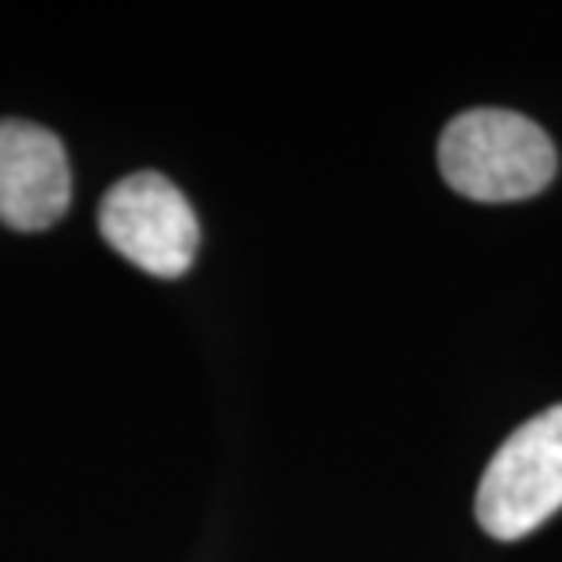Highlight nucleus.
Instances as JSON below:
<instances>
[{"instance_id": "nucleus-1", "label": "nucleus", "mask_w": 562, "mask_h": 562, "mask_svg": "<svg viewBox=\"0 0 562 562\" xmlns=\"http://www.w3.org/2000/svg\"><path fill=\"white\" fill-rule=\"evenodd\" d=\"M438 168L460 198L522 201L555 179L559 157L541 125L515 110L479 106L457 114L438 139Z\"/></svg>"}, {"instance_id": "nucleus-2", "label": "nucleus", "mask_w": 562, "mask_h": 562, "mask_svg": "<svg viewBox=\"0 0 562 562\" xmlns=\"http://www.w3.org/2000/svg\"><path fill=\"white\" fill-rule=\"evenodd\" d=\"M562 508V406L537 413L504 438L475 493L479 526L519 541Z\"/></svg>"}, {"instance_id": "nucleus-3", "label": "nucleus", "mask_w": 562, "mask_h": 562, "mask_svg": "<svg viewBox=\"0 0 562 562\" xmlns=\"http://www.w3.org/2000/svg\"><path fill=\"white\" fill-rule=\"evenodd\" d=\"M99 231L110 249L154 278H183L201 245L194 209L161 172H136L110 187Z\"/></svg>"}, {"instance_id": "nucleus-4", "label": "nucleus", "mask_w": 562, "mask_h": 562, "mask_svg": "<svg viewBox=\"0 0 562 562\" xmlns=\"http://www.w3.org/2000/svg\"><path fill=\"white\" fill-rule=\"evenodd\" d=\"M70 161L48 128L0 121V223L48 231L70 209Z\"/></svg>"}]
</instances>
